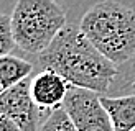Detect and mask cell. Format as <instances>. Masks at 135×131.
Wrapping results in <instances>:
<instances>
[{
    "label": "cell",
    "mask_w": 135,
    "mask_h": 131,
    "mask_svg": "<svg viewBox=\"0 0 135 131\" xmlns=\"http://www.w3.org/2000/svg\"><path fill=\"white\" fill-rule=\"evenodd\" d=\"M43 69H51L73 87L87 89L99 95L109 90L117 77V66L94 46L79 26L66 23L50 46L38 54Z\"/></svg>",
    "instance_id": "obj_1"
},
{
    "label": "cell",
    "mask_w": 135,
    "mask_h": 131,
    "mask_svg": "<svg viewBox=\"0 0 135 131\" xmlns=\"http://www.w3.org/2000/svg\"><path fill=\"white\" fill-rule=\"evenodd\" d=\"M81 31L99 52L120 66L135 56V12L117 0H102L87 10Z\"/></svg>",
    "instance_id": "obj_2"
},
{
    "label": "cell",
    "mask_w": 135,
    "mask_h": 131,
    "mask_svg": "<svg viewBox=\"0 0 135 131\" xmlns=\"http://www.w3.org/2000/svg\"><path fill=\"white\" fill-rule=\"evenodd\" d=\"M12 31L20 49L40 54L66 26V13L55 0H17L12 12Z\"/></svg>",
    "instance_id": "obj_3"
},
{
    "label": "cell",
    "mask_w": 135,
    "mask_h": 131,
    "mask_svg": "<svg viewBox=\"0 0 135 131\" xmlns=\"http://www.w3.org/2000/svg\"><path fill=\"white\" fill-rule=\"evenodd\" d=\"M63 107L78 131H115L97 92L71 85Z\"/></svg>",
    "instance_id": "obj_4"
},
{
    "label": "cell",
    "mask_w": 135,
    "mask_h": 131,
    "mask_svg": "<svg viewBox=\"0 0 135 131\" xmlns=\"http://www.w3.org/2000/svg\"><path fill=\"white\" fill-rule=\"evenodd\" d=\"M28 77L13 87L0 92V111L13 120L22 131H38L41 128L43 110L35 103L30 92Z\"/></svg>",
    "instance_id": "obj_5"
},
{
    "label": "cell",
    "mask_w": 135,
    "mask_h": 131,
    "mask_svg": "<svg viewBox=\"0 0 135 131\" xmlns=\"http://www.w3.org/2000/svg\"><path fill=\"white\" fill-rule=\"evenodd\" d=\"M71 84L51 69H43L31 79L30 92L35 103L41 110H55L63 107Z\"/></svg>",
    "instance_id": "obj_6"
},
{
    "label": "cell",
    "mask_w": 135,
    "mask_h": 131,
    "mask_svg": "<svg viewBox=\"0 0 135 131\" xmlns=\"http://www.w3.org/2000/svg\"><path fill=\"white\" fill-rule=\"evenodd\" d=\"M115 131L135 129V94L125 97H100Z\"/></svg>",
    "instance_id": "obj_7"
},
{
    "label": "cell",
    "mask_w": 135,
    "mask_h": 131,
    "mask_svg": "<svg viewBox=\"0 0 135 131\" xmlns=\"http://www.w3.org/2000/svg\"><path fill=\"white\" fill-rule=\"evenodd\" d=\"M33 72V64L22 57L5 54L0 56V92L13 87L22 82L23 79L30 77Z\"/></svg>",
    "instance_id": "obj_8"
},
{
    "label": "cell",
    "mask_w": 135,
    "mask_h": 131,
    "mask_svg": "<svg viewBox=\"0 0 135 131\" xmlns=\"http://www.w3.org/2000/svg\"><path fill=\"white\" fill-rule=\"evenodd\" d=\"M40 131H78V128L64 107H58L48 113Z\"/></svg>",
    "instance_id": "obj_9"
},
{
    "label": "cell",
    "mask_w": 135,
    "mask_h": 131,
    "mask_svg": "<svg viewBox=\"0 0 135 131\" xmlns=\"http://www.w3.org/2000/svg\"><path fill=\"white\" fill-rule=\"evenodd\" d=\"M15 38L12 31V17L0 13V56L10 54V51L15 48Z\"/></svg>",
    "instance_id": "obj_10"
},
{
    "label": "cell",
    "mask_w": 135,
    "mask_h": 131,
    "mask_svg": "<svg viewBox=\"0 0 135 131\" xmlns=\"http://www.w3.org/2000/svg\"><path fill=\"white\" fill-rule=\"evenodd\" d=\"M0 131H22V129L18 128V124L13 120H10L7 115L0 111Z\"/></svg>",
    "instance_id": "obj_11"
},
{
    "label": "cell",
    "mask_w": 135,
    "mask_h": 131,
    "mask_svg": "<svg viewBox=\"0 0 135 131\" xmlns=\"http://www.w3.org/2000/svg\"><path fill=\"white\" fill-rule=\"evenodd\" d=\"M130 89H132V92H135V79H133V82H132V85H130Z\"/></svg>",
    "instance_id": "obj_12"
},
{
    "label": "cell",
    "mask_w": 135,
    "mask_h": 131,
    "mask_svg": "<svg viewBox=\"0 0 135 131\" xmlns=\"http://www.w3.org/2000/svg\"><path fill=\"white\" fill-rule=\"evenodd\" d=\"M132 131H135V129H132Z\"/></svg>",
    "instance_id": "obj_13"
}]
</instances>
